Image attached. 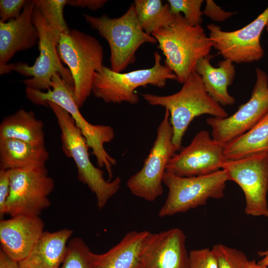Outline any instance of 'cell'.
<instances>
[{
    "label": "cell",
    "mask_w": 268,
    "mask_h": 268,
    "mask_svg": "<svg viewBox=\"0 0 268 268\" xmlns=\"http://www.w3.org/2000/svg\"><path fill=\"white\" fill-rule=\"evenodd\" d=\"M266 28L268 32V23H267V24L266 25Z\"/></svg>",
    "instance_id": "cell-38"
},
{
    "label": "cell",
    "mask_w": 268,
    "mask_h": 268,
    "mask_svg": "<svg viewBox=\"0 0 268 268\" xmlns=\"http://www.w3.org/2000/svg\"><path fill=\"white\" fill-rule=\"evenodd\" d=\"M216 257L218 268H246L249 261L241 251L222 244L212 248Z\"/></svg>",
    "instance_id": "cell-29"
},
{
    "label": "cell",
    "mask_w": 268,
    "mask_h": 268,
    "mask_svg": "<svg viewBox=\"0 0 268 268\" xmlns=\"http://www.w3.org/2000/svg\"><path fill=\"white\" fill-rule=\"evenodd\" d=\"M32 20L39 32V56L31 66L19 62L0 67V74L15 71L24 76L31 77L23 80L26 88L44 91L51 89L52 77L59 73L65 82L73 87L70 71L63 66L58 53L60 34L50 26L36 5Z\"/></svg>",
    "instance_id": "cell-8"
},
{
    "label": "cell",
    "mask_w": 268,
    "mask_h": 268,
    "mask_svg": "<svg viewBox=\"0 0 268 268\" xmlns=\"http://www.w3.org/2000/svg\"><path fill=\"white\" fill-rule=\"evenodd\" d=\"M83 16L90 27L108 43L111 69L115 72H121L134 63L135 53L142 45L157 43L142 29L134 2L117 18H111L105 14L99 17L87 14Z\"/></svg>",
    "instance_id": "cell-5"
},
{
    "label": "cell",
    "mask_w": 268,
    "mask_h": 268,
    "mask_svg": "<svg viewBox=\"0 0 268 268\" xmlns=\"http://www.w3.org/2000/svg\"><path fill=\"white\" fill-rule=\"evenodd\" d=\"M170 114L165 109L157 135L142 168L131 176L127 186L134 196L153 201L163 194V179L167 165L176 150L172 142Z\"/></svg>",
    "instance_id": "cell-11"
},
{
    "label": "cell",
    "mask_w": 268,
    "mask_h": 268,
    "mask_svg": "<svg viewBox=\"0 0 268 268\" xmlns=\"http://www.w3.org/2000/svg\"><path fill=\"white\" fill-rule=\"evenodd\" d=\"M150 105L168 110L173 129L172 142L176 151L181 148L182 139L192 121L202 115L226 118L228 114L206 91L200 75L194 72L177 92L167 96L140 94Z\"/></svg>",
    "instance_id": "cell-2"
},
{
    "label": "cell",
    "mask_w": 268,
    "mask_h": 268,
    "mask_svg": "<svg viewBox=\"0 0 268 268\" xmlns=\"http://www.w3.org/2000/svg\"><path fill=\"white\" fill-rule=\"evenodd\" d=\"M26 1L25 0H0V21L6 22L19 17Z\"/></svg>",
    "instance_id": "cell-31"
},
{
    "label": "cell",
    "mask_w": 268,
    "mask_h": 268,
    "mask_svg": "<svg viewBox=\"0 0 268 268\" xmlns=\"http://www.w3.org/2000/svg\"><path fill=\"white\" fill-rule=\"evenodd\" d=\"M203 15L208 17L211 20L221 22L234 15L236 12L226 11L212 0H206Z\"/></svg>",
    "instance_id": "cell-32"
},
{
    "label": "cell",
    "mask_w": 268,
    "mask_h": 268,
    "mask_svg": "<svg viewBox=\"0 0 268 268\" xmlns=\"http://www.w3.org/2000/svg\"><path fill=\"white\" fill-rule=\"evenodd\" d=\"M134 4L140 26L147 34L170 26L175 14L170 10L169 3L161 0H135Z\"/></svg>",
    "instance_id": "cell-25"
},
{
    "label": "cell",
    "mask_w": 268,
    "mask_h": 268,
    "mask_svg": "<svg viewBox=\"0 0 268 268\" xmlns=\"http://www.w3.org/2000/svg\"><path fill=\"white\" fill-rule=\"evenodd\" d=\"M107 1L106 0H67V4L96 10L103 7Z\"/></svg>",
    "instance_id": "cell-34"
},
{
    "label": "cell",
    "mask_w": 268,
    "mask_h": 268,
    "mask_svg": "<svg viewBox=\"0 0 268 268\" xmlns=\"http://www.w3.org/2000/svg\"><path fill=\"white\" fill-rule=\"evenodd\" d=\"M44 223L39 216L18 215L0 221L1 250L20 262L30 254L43 234Z\"/></svg>",
    "instance_id": "cell-17"
},
{
    "label": "cell",
    "mask_w": 268,
    "mask_h": 268,
    "mask_svg": "<svg viewBox=\"0 0 268 268\" xmlns=\"http://www.w3.org/2000/svg\"><path fill=\"white\" fill-rule=\"evenodd\" d=\"M268 150V114L249 131L223 146L225 159L233 160Z\"/></svg>",
    "instance_id": "cell-24"
},
{
    "label": "cell",
    "mask_w": 268,
    "mask_h": 268,
    "mask_svg": "<svg viewBox=\"0 0 268 268\" xmlns=\"http://www.w3.org/2000/svg\"><path fill=\"white\" fill-rule=\"evenodd\" d=\"M154 58L152 67L125 73L115 72L103 66L95 73L92 93L105 103H137L139 98L134 92L136 88L147 85L163 88L168 80L177 79L170 68L161 64V58L158 52L154 53Z\"/></svg>",
    "instance_id": "cell-7"
},
{
    "label": "cell",
    "mask_w": 268,
    "mask_h": 268,
    "mask_svg": "<svg viewBox=\"0 0 268 268\" xmlns=\"http://www.w3.org/2000/svg\"><path fill=\"white\" fill-rule=\"evenodd\" d=\"M186 236L178 228L152 233L143 250L139 268H190Z\"/></svg>",
    "instance_id": "cell-16"
},
{
    "label": "cell",
    "mask_w": 268,
    "mask_h": 268,
    "mask_svg": "<svg viewBox=\"0 0 268 268\" xmlns=\"http://www.w3.org/2000/svg\"><path fill=\"white\" fill-rule=\"evenodd\" d=\"M165 56V65L183 83L196 72L198 62L209 55L213 43L201 26L190 25L181 13L175 14L170 26L151 35Z\"/></svg>",
    "instance_id": "cell-1"
},
{
    "label": "cell",
    "mask_w": 268,
    "mask_h": 268,
    "mask_svg": "<svg viewBox=\"0 0 268 268\" xmlns=\"http://www.w3.org/2000/svg\"><path fill=\"white\" fill-rule=\"evenodd\" d=\"M213 55L209 54L198 63L196 72L201 77L205 88L210 96L222 107L232 106L236 101L228 91L233 82L236 70L233 63L224 59L214 67L211 64Z\"/></svg>",
    "instance_id": "cell-21"
},
{
    "label": "cell",
    "mask_w": 268,
    "mask_h": 268,
    "mask_svg": "<svg viewBox=\"0 0 268 268\" xmlns=\"http://www.w3.org/2000/svg\"><path fill=\"white\" fill-rule=\"evenodd\" d=\"M246 268H266L259 264L255 260L249 261Z\"/></svg>",
    "instance_id": "cell-37"
},
{
    "label": "cell",
    "mask_w": 268,
    "mask_h": 268,
    "mask_svg": "<svg viewBox=\"0 0 268 268\" xmlns=\"http://www.w3.org/2000/svg\"><path fill=\"white\" fill-rule=\"evenodd\" d=\"M50 26L59 34L68 32L70 29L64 17V8L67 0H34Z\"/></svg>",
    "instance_id": "cell-26"
},
{
    "label": "cell",
    "mask_w": 268,
    "mask_h": 268,
    "mask_svg": "<svg viewBox=\"0 0 268 268\" xmlns=\"http://www.w3.org/2000/svg\"><path fill=\"white\" fill-rule=\"evenodd\" d=\"M92 255L81 238L70 239L65 259L59 268H92Z\"/></svg>",
    "instance_id": "cell-27"
},
{
    "label": "cell",
    "mask_w": 268,
    "mask_h": 268,
    "mask_svg": "<svg viewBox=\"0 0 268 268\" xmlns=\"http://www.w3.org/2000/svg\"><path fill=\"white\" fill-rule=\"evenodd\" d=\"M189 253L190 268H218L217 258L212 249H195Z\"/></svg>",
    "instance_id": "cell-30"
},
{
    "label": "cell",
    "mask_w": 268,
    "mask_h": 268,
    "mask_svg": "<svg viewBox=\"0 0 268 268\" xmlns=\"http://www.w3.org/2000/svg\"><path fill=\"white\" fill-rule=\"evenodd\" d=\"M12 138L36 146H45L44 124L34 113L20 109L3 119L0 139Z\"/></svg>",
    "instance_id": "cell-23"
},
{
    "label": "cell",
    "mask_w": 268,
    "mask_h": 268,
    "mask_svg": "<svg viewBox=\"0 0 268 268\" xmlns=\"http://www.w3.org/2000/svg\"><path fill=\"white\" fill-rule=\"evenodd\" d=\"M10 191L4 214L39 216L49 207L55 183L45 164L10 170Z\"/></svg>",
    "instance_id": "cell-10"
},
{
    "label": "cell",
    "mask_w": 268,
    "mask_h": 268,
    "mask_svg": "<svg viewBox=\"0 0 268 268\" xmlns=\"http://www.w3.org/2000/svg\"><path fill=\"white\" fill-rule=\"evenodd\" d=\"M171 12L174 14L183 13L184 17L191 25L201 26L203 12L201 7L203 0H168Z\"/></svg>",
    "instance_id": "cell-28"
},
{
    "label": "cell",
    "mask_w": 268,
    "mask_h": 268,
    "mask_svg": "<svg viewBox=\"0 0 268 268\" xmlns=\"http://www.w3.org/2000/svg\"><path fill=\"white\" fill-rule=\"evenodd\" d=\"M51 81V89L46 92L26 88L27 98L35 104L46 106V102L51 101L66 110L92 149L98 166L105 168L110 181L112 167L116 164V160L106 151L104 144L114 138V130L108 125H93L84 118L74 101L73 87L65 82L60 74H55Z\"/></svg>",
    "instance_id": "cell-4"
},
{
    "label": "cell",
    "mask_w": 268,
    "mask_h": 268,
    "mask_svg": "<svg viewBox=\"0 0 268 268\" xmlns=\"http://www.w3.org/2000/svg\"><path fill=\"white\" fill-rule=\"evenodd\" d=\"M57 51L61 62L68 67L74 99L80 108L92 93L95 73L104 66L102 46L94 37L73 29L60 34Z\"/></svg>",
    "instance_id": "cell-6"
},
{
    "label": "cell",
    "mask_w": 268,
    "mask_h": 268,
    "mask_svg": "<svg viewBox=\"0 0 268 268\" xmlns=\"http://www.w3.org/2000/svg\"><path fill=\"white\" fill-rule=\"evenodd\" d=\"M256 75L250 99L236 112L226 118L206 119L212 130V138L223 146L249 131L268 114V76L259 67L256 68Z\"/></svg>",
    "instance_id": "cell-13"
},
{
    "label": "cell",
    "mask_w": 268,
    "mask_h": 268,
    "mask_svg": "<svg viewBox=\"0 0 268 268\" xmlns=\"http://www.w3.org/2000/svg\"><path fill=\"white\" fill-rule=\"evenodd\" d=\"M267 159H268V150L267 151Z\"/></svg>",
    "instance_id": "cell-39"
},
{
    "label": "cell",
    "mask_w": 268,
    "mask_h": 268,
    "mask_svg": "<svg viewBox=\"0 0 268 268\" xmlns=\"http://www.w3.org/2000/svg\"><path fill=\"white\" fill-rule=\"evenodd\" d=\"M73 233L64 228L44 231L29 256L19 262L21 268H59L64 261Z\"/></svg>",
    "instance_id": "cell-20"
},
{
    "label": "cell",
    "mask_w": 268,
    "mask_h": 268,
    "mask_svg": "<svg viewBox=\"0 0 268 268\" xmlns=\"http://www.w3.org/2000/svg\"><path fill=\"white\" fill-rule=\"evenodd\" d=\"M35 7L33 0H27L19 17L0 21V67L7 64L17 52L31 48L38 42L39 32L32 20Z\"/></svg>",
    "instance_id": "cell-18"
},
{
    "label": "cell",
    "mask_w": 268,
    "mask_h": 268,
    "mask_svg": "<svg viewBox=\"0 0 268 268\" xmlns=\"http://www.w3.org/2000/svg\"><path fill=\"white\" fill-rule=\"evenodd\" d=\"M46 104L55 114L60 128L63 152L73 160L79 181L95 195L97 206L99 209H102L119 190L120 178L106 181L104 172L91 162L86 141L71 115L54 102L48 101Z\"/></svg>",
    "instance_id": "cell-3"
},
{
    "label": "cell",
    "mask_w": 268,
    "mask_h": 268,
    "mask_svg": "<svg viewBox=\"0 0 268 268\" xmlns=\"http://www.w3.org/2000/svg\"><path fill=\"white\" fill-rule=\"evenodd\" d=\"M49 157L45 146L12 139H0V170H10L46 164Z\"/></svg>",
    "instance_id": "cell-22"
},
{
    "label": "cell",
    "mask_w": 268,
    "mask_h": 268,
    "mask_svg": "<svg viewBox=\"0 0 268 268\" xmlns=\"http://www.w3.org/2000/svg\"><path fill=\"white\" fill-rule=\"evenodd\" d=\"M268 21V6L257 17L242 28L225 31L220 26L207 25L213 47L224 59L233 63H251L260 60L264 51L260 43L262 32Z\"/></svg>",
    "instance_id": "cell-14"
},
{
    "label": "cell",
    "mask_w": 268,
    "mask_h": 268,
    "mask_svg": "<svg viewBox=\"0 0 268 268\" xmlns=\"http://www.w3.org/2000/svg\"><path fill=\"white\" fill-rule=\"evenodd\" d=\"M262 259L258 263L261 266L268 268V250L265 251H260L258 253Z\"/></svg>",
    "instance_id": "cell-36"
},
{
    "label": "cell",
    "mask_w": 268,
    "mask_h": 268,
    "mask_svg": "<svg viewBox=\"0 0 268 268\" xmlns=\"http://www.w3.org/2000/svg\"><path fill=\"white\" fill-rule=\"evenodd\" d=\"M152 233L132 231L103 254L92 255V268H139L143 250Z\"/></svg>",
    "instance_id": "cell-19"
},
{
    "label": "cell",
    "mask_w": 268,
    "mask_h": 268,
    "mask_svg": "<svg viewBox=\"0 0 268 268\" xmlns=\"http://www.w3.org/2000/svg\"><path fill=\"white\" fill-rule=\"evenodd\" d=\"M267 151L242 158L226 160L222 165L229 180L241 188L247 215L268 217V160Z\"/></svg>",
    "instance_id": "cell-12"
},
{
    "label": "cell",
    "mask_w": 268,
    "mask_h": 268,
    "mask_svg": "<svg viewBox=\"0 0 268 268\" xmlns=\"http://www.w3.org/2000/svg\"><path fill=\"white\" fill-rule=\"evenodd\" d=\"M10 179L9 170H0V216L4 215L5 206L9 196Z\"/></svg>",
    "instance_id": "cell-33"
},
{
    "label": "cell",
    "mask_w": 268,
    "mask_h": 268,
    "mask_svg": "<svg viewBox=\"0 0 268 268\" xmlns=\"http://www.w3.org/2000/svg\"><path fill=\"white\" fill-rule=\"evenodd\" d=\"M223 145L215 141L209 132L201 130L191 143L170 159L166 171L181 177L209 174L221 169L225 160Z\"/></svg>",
    "instance_id": "cell-15"
},
{
    "label": "cell",
    "mask_w": 268,
    "mask_h": 268,
    "mask_svg": "<svg viewBox=\"0 0 268 268\" xmlns=\"http://www.w3.org/2000/svg\"><path fill=\"white\" fill-rule=\"evenodd\" d=\"M228 181L227 173L222 169L209 174L192 177L178 176L166 171L163 183L168 189V196L159 216L185 212L205 205L209 199L222 198Z\"/></svg>",
    "instance_id": "cell-9"
},
{
    "label": "cell",
    "mask_w": 268,
    "mask_h": 268,
    "mask_svg": "<svg viewBox=\"0 0 268 268\" xmlns=\"http://www.w3.org/2000/svg\"><path fill=\"white\" fill-rule=\"evenodd\" d=\"M0 268H21L19 262L8 256L2 250H0Z\"/></svg>",
    "instance_id": "cell-35"
}]
</instances>
